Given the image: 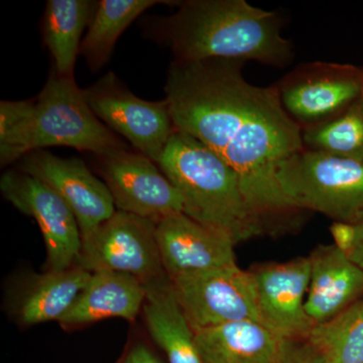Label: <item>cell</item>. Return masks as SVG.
<instances>
[{
	"label": "cell",
	"instance_id": "cell-1",
	"mask_svg": "<svg viewBox=\"0 0 363 363\" xmlns=\"http://www.w3.org/2000/svg\"><path fill=\"white\" fill-rule=\"evenodd\" d=\"M245 64L173 61L164 91L175 130L201 142L238 173L248 206L269 231L301 212L284 195L278 171L304 149L302 130L284 111L274 84L245 80Z\"/></svg>",
	"mask_w": 363,
	"mask_h": 363
},
{
	"label": "cell",
	"instance_id": "cell-2",
	"mask_svg": "<svg viewBox=\"0 0 363 363\" xmlns=\"http://www.w3.org/2000/svg\"><path fill=\"white\" fill-rule=\"evenodd\" d=\"M176 6L171 16L143 23L145 35L169 48L174 61H255L276 68L292 61V44L284 38L283 20L276 11L245 0H185Z\"/></svg>",
	"mask_w": 363,
	"mask_h": 363
},
{
	"label": "cell",
	"instance_id": "cell-3",
	"mask_svg": "<svg viewBox=\"0 0 363 363\" xmlns=\"http://www.w3.org/2000/svg\"><path fill=\"white\" fill-rule=\"evenodd\" d=\"M157 166L180 193L190 218L235 245L266 233L248 206L238 173L199 140L176 130Z\"/></svg>",
	"mask_w": 363,
	"mask_h": 363
},
{
	"label": "cell",
	"instance_id": "cell-4",
	"mask_svg": "<svg viewBox=\"0 0 363 363\" xmlns=\"http://www.w3.org/2000/svg\"><path fill=\"white\" fill-rule=\"evenodd\" d=\"M278 181L298 211L348 224L363 219L362 162L303 149L281 162Z\"/></svg>",
	"mask_w": 363,
	"mask_h": 363
},
{
	"label": "cell",
	"instance_id": "cell-5",
	"mask_svg": "<svg viewBox=\"0 0 363 363\" xmlns=\"http://www.w3.org/2000/svg\"><path fill=\"white\" fill-rule=\"evenodd\" d=\"M60 145L94 156L128 150V145L95 116L75 78L62 77L52 69L35 99L26 150L30 154Z\"/></svg>",
	"mask_w": 363,
	"mask_h": 363
},
{
	"label": "cell",
	"instance_id": "cell-6",
	"mask_svg": "<svg viewBox=\"0 0 363 363\" xmlns=\"http://www.w3.org/2000/svg\"><path fill=\"white\" fill-rule=\"evenodd\" d=\"M157 223L118 211L82 238L77 266L94 274H128L143 285L167 278L157 241Z\"/></svg>",
	"mask_w": 363,
	"mask_h": 363
},
{
	"label": "cell",
	"instance_id": "cell-7",
	"mask_svg": "<svg viewBox=\"0 0 363 363\" xmlns=\"http://www.w3.org/2000/svg\"><path fill=\"white\" fill-rule=\"evenodd\" d=\"M274 86L284 111L304 130L330 121L363 98V67L307 62Z\"/></svg>",
	"mask_w": 363,
	"mask_h": 363
},
{
	"label": "cell",
	"instance_id": "cell-8",
	"mask_svg": "<svg viewBox=\"0 0 363 363\" xmlns=\"http://www.w3.org/2000/svg\"><path fill=\"white\" fill-rule=\"evenodd\" d=\"M169 281L194 331L235 322H260L255 279L252 272L238 264L179 274Z\"/></svg>",
	"mask_w": 363,
	"mask_h": 363
},
{
	"label": "cell",
	"instance_id": "cell-9",
	"mask_svg": "<svg viewBox=\"0 0 363 363\" xmlns=\"http://www.w3.org/2000/svg\"><path fill=\"white\" fill-rule=\"evenodd\" d=\"M84 94L100 121L157 164L176 131L166 98L160 101L140 99L112 72L85 89Z\"/></svg>",
	"mask_w": 363,
	"mask_h": 363
},
{
	"label": "cell",
	"instance_id": "cell-10",
	"mask_svg": "<svg viewBox=\"0 0 363 363\" xmlns=\"http://www.w3.org/2000/svg\"><path fill=\"white\" fill-rule=\"evenodd\" d=\"M95 157L98 172L118 211L156 223L172 215L184 213L180 193L149 157L130 150Z\"/></svg>",
	"mask_w": 363,
	"mask_h": 363
},
{
	"label": "cell",
	"instance_id": "cell-11",
	"mask_svg": "<svg viewBox=\"0 0 363 363\" xmlns=\"http://www.w3.org/2000/svg\"><path fill=\"white\" fill-rule=\"evenodd\" d=\"M0 190L7 201L37 221L44 238L45 271H65L77 266L82 236L70 208L51 188L21 171L6 172Z\"/></svg>",
	"mask_w": 363,
	"mask_h": 363
},
{
	"label": "cell",
	"instance_id": "cell-12",
	"mask_svg": "<svg viewBox=\"0 0 363 363\" xmlns=\"http://www.w3.org/2000/svg\"><path fill=\"white\" fill-rule=\"evenodd\" d=\"M20 171L43 182L66 203L78 222L82 238L116 212L104 182L93 175L77 157L63 159L48 150H35L21 160Z\"/></svg>",
	"mask_w": 363,
	"mask_h": 363
},
{
	"label": "cell",
	"instance_id": "cell-13",
	"mask_svg": "<svg viewBox=\"0 0 363 363\" xmlns=\"http://www.w3.org/2000/svg\"><path fill=\"white\" fill-rule=\"evenodd\" d=\"M250 271L257 286L262 324L288 340L306 342L314 328L305 309L311 274L309 257L257 264Z\"/></svg>",
	"mask_w": 363,
	"mask_h": 363
},
{
	"label": "cell",
	"instance_id": "cell-14",
	"mask_svg": "<svg viewBox=\"0 0 363 363\" xmlns=\"http://www.w3.org/2000/svg\"><path fill=\"white\" fill-rule=\"evenodd\" d=\"M157 241L162 267L169 279L235 264L228 236L203 225L184 213L157 223Z\"/></svg>",
	"mask_w": 363,
	"mask_h": 363
},
{
	"label": "cell",
	"instance_id": "cell-15",
	"mask_svg": "<svg viewBox=\"0 0 363 363\" xmlns=\"http://www.w3.org/2000/svg\"><path fill=\"white\" fill-rule=\"evenodd\" d=\"M311 264L305 309L314 326L325 323L363 298V269L334 245H319Z\"/></svg>",
	"mask_w": 363,
	"mask_h": 363
},
{
	"label": "cell",
	"instance_id": "cell-16",
	"mask_svg": "<svg viewBox=\"0 0 363 363\" xmlns=\"http://www.w3.org/2000/svg\"><path fill=\"white\" fill-rule=\"evenodd\" d=\"M92 274L75 266L65 271L28 274L9 298V310L18 326L60 321L83 292Z\"/></svg>",
	"mask_w": 363,
	"mask_h": 363
},
{
	"label": "cell",
	"instance_id": "cell-17",
	"mask_svg": "<svg viewBox=\"0 0 363 363\" xmlns=\"http://www.w3.org/2000/svg\"><path fill=\"white\" fill-rule=\"evenodd\" d=\"M203 363H281L298 342L257 321H241L195 331Z\"/></svg>",
	"mask_w": 363,
	"mask_h": 363
},
{
	"label": "cell",
	"instance_id": "cell-18",
	"mask_svg": "<svg viewBox=\"0 0 363 363\" xmlns=\"http://www.w3.org/2000/svg\"><path fill=\"white\" fill-rule=\"evenodd\" d=\"M145 294L142 281L128 274L94 272L60 326L69 332L111 318L135 322L143 311Z\"/></svg>",
	"mask_w": 363,
	"mask_h": 363
},
{
	"label": "cell",
	"instance_id": "cell-19",
	"mask_svg": "<svg viewBox=\"0 0 363 363\" xmlns=\"http://www.w3.org/2000/svg\"><path fill=\"white\" fill-rule=\"evenodd\" d=\"M145 286L143 319L150 338L164 352L167 363H203L194 329L168 277Z\"/></svg>",
	"mask_w": 363,
	"mask_h": 363
},
{
	"label": "cell",
	"instance_id": "cell-20",
	"mask_svg": "<svg viewBox=\"0 0 363 363\" xmlns=\"http://www.w3.org/2000/svg\"><path fill=\"white\" fill-rule=\"evenodd\" d=\"M98 1L49 0L43 18V37L54 60V69L62 77L74 78L80 54L81 37L89 26Z\"/></svg>",
	"mask_w": 363,
	"mask_h": 363
},
{
	"label": "cell",
	"instance_id": "cell-21",
	"mask_svg": "<svg viewBox=\"0 0 363 363\" xmlns=\"http://www.w3.org/2000/svg\"><path fill=\"white\" fill-rule=\"evenodd\" d=\"M178 1L168 0H101L98 1L88 32L81 43L80 54L91 71L104 68L121 33L138 16L157 4L176 6Z\"/></svg>",
	"mask_w": 363,
	"mask_h": 363
},
{
	"label": "cell",
	"instance_id": "cell-22",
	"mask_svg": "<svg viewBox=\"0 0 363 363\" xmlns=\"http://www.w3.org/2000/svg\"><path fill=\"white\" fill-rule=\"evenodd\" d=\"M327 363H363V298L325 323L306 341Z\"/></svg>",
	"mask_w": 363,
	"mask_h": 363
},
{
	"label": "cell",
	"instance_id": "cell-23",
	"mask_svg": "<svg viewBox=\"0 0 363 363\" xmlns=\"http://www.w3.org/2000/svg\"><path fill=\"white\" fill-rule=\"evenodd\" d=\"M304 149L363 162V98L326 123L302 130Z\"/></svg>",
	"mask_w": 363,
	"mask_h": 363
},
{
	"label": "cell",
	"instance_id": "cell-24",
	"mask_svg": "<svg viewBox=\"0 0 363 363\" xmlns=\"http://www.w3.org/2000/svg\"><path fill=\"white\" fill-rule=\"evenodd\" d=\"M35 100L0 102V162L21 161L28 155V125Z\"/></svg>",
	"mask_w": 363,
	"mask_h": 363
},
{
	"label": "cell",
	"instance_id": "cell-25",
	"mask_svg": "<svg viewBox=\"0 0 363 363\" xmlns=\"http://www.w3.org/2000/svg\"><path fill=\"white\" fill-rule=\"evenodd\" d=\"M116 363H164L152 345L143 339L128 344Z\"/></svg>",
	"mask_w": 363,
	"mask_h": 363
},
{
	"label": "cell",
	"instance_id": "cell-26",
	"mask_svg": "<svg viewBox=\"0 0 363 363\" xmlns=\"http://www.w3.org/2000/svg\"><path fill=\"white\" fill-rule=\"evenodd\" d=\"M342 252L363 269V219L350 224V238Z\"/></svg>",
	"mask_w": 363,
	"mask_h": 363
},
{
	"label": "cell",
	"instance_id": "cell-27",
	"mask_svg": "<svg viewBox=\"0 0 363 363\" xmlns=\"http://www.w3.org/2000/svg\"><path fill=\"white\" fill-rule=\"evenodd\" d=\"M281 363H327L323 355L308 342H298L285 362Z\"/></svg>",
	"mask_w": 363,
	"mask_h": 363
}]
</instances>
